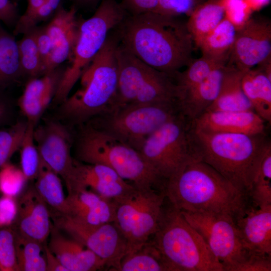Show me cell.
Wrapping results in <instances>:
<instances>
[{
  "label": "cell",
  "instance_id": "obj_1",
  "mask_svg": "<svg viewBox=\"0 0 271 271\" xmlns=\"http://www.w3.org/2000/svg\"><path fill=\"white\" fill-rule=\"evenodd\" d=\"M116 28L122 46L173 79L193 60L192 37L178 17L155 12L128 14Z\"/></svg>",
  "mask_w": 271,
  "mask_h": 271
},
{
  "label": "cell",
  "instance_id": "obj_2",
  "mask_svg": "<svg viewBox=\"0 0 271 271\" xmlns=\"http://www.w3.org/2000/svg\"><path fill=\"white\" fill-rule=\"evenodd\" d=\"M169 204L182 211L212 212L235 218L247 205V196L206 163L191 159L166 181Z\"/></svg>",
  "mask_w": 271,
  "mask_h": 271
},
{
  "label": "cell",
  "instance_id": "obj_3",
  "mask_svg": "<svg viewBox=\"0 0 271 271\" xmlns=\"http://www.w3.org/2000/svg\"><path fill=\"white\" fill-rule=\"evenodd\" d=\"M188 134L193 157L210 166L247 196L256 167L271 144L266 133L208 132L189 125Z\"/></svg>",
  "mask_w": 271,
  "mask_h": 271
},
{
  "label": "cell",
  "instance_id": "obj_4",
  "mask_svg": "<svg viewBox=\"0 0 271 271\" xmlns=\"http://www.w3.org/2000/svg\"><path fill=\"white\" fill-rule=\"evenodd\" d=\"M119 44L115 28L82 74L81 87L61 103V118L70 123L82 124L112 108L117 86L116 52Z\"/></svg>",
  "mask_w": 271,
  "mask_h": 271
},
{
  "label": "cell",
  "instance_id": "obj_5",
  "mask_svg": "<svg viewBox=\"0 0 271 271\" xmlns=\"http://www.w3.org/2000/svg\"><path fill=\"white\" fill-rule=\"evenodd\" d=\"M76 155L81 162L108 166L138 189L164 190L165 180L138 150L91 124L79 133Z\"/></svg>",
  "mask_w": 271,
  "mask_h": 271
},
{
  "label": "cell",
  "instance_id": "obj_6",
  "mask_svg": "<svg viewBox=\"0 0 271 271\" xmlns=\"http://www.w3.org/2000/svg\"><path fill=\"white\" fill-rule=\"evenodd\" d=\"M148 241L171 271H224L203 237L171 205L165 208L158 230Z\"/></svg>",
  "mask_w": 271,
  "mask_h": 271
},
{
  "label": "cell",
  "instance_id": "obj_7",
  "mask_svg": "<svg viewBox=\"0 0 271 271\" xmlns=\"http://www.w3.org/2000/svg\"><path fill=\"white\" fill-rule=\"evenodd\" d=\"M117 0H102L94 14L87 20H79L77 37L71 64L62 74L55 96L61 103L83 71L104 45L110 32L128 15Z\"/></svg>",
  "mask_w": 271,
  "mask_h": 271
},
{
  "label": "cell",
  "instance_id": "obj_8",
  "mask_svg": "<svg viewBox=\"0 0 271 271\" xmlns=\"http://www.w3.org/2000/svg\"><path fill=\"white\" fill-rule=\"evenodd\" d=\"M116 56L117 86L111 109L128 105L177 102V86L169 75L143 62L120 44Z\"/></svg>",
  "mask_w": 271,
  "mask_h": 271
},
{
  "label": "cell",
  "instance_id": "obj_9",
  "mask_svg": "<svg viewBox=\"0 0 271 271\" xmlns=\"http://www.w3.org/2000/svg\"><path fill=\"white\" fill-rule=\"evenodd\" d=\"M181 116L176 101L133 104L112 109L91 124L139 151L149 136Z\"/></svg>",
  "mask_w": 271,
  "mask_h": 271
},
{
  "label": "cell",
  "instance_id": "obj_10",
  "mask_svg": "<svg viewBox=\"0 0 271 271\" xmlns=\"http://www.w3.org/2000/svg\"><path fill=\"white\" fill-rule=\"evenodd\" d=\"M166 200L164 190L135 188L114 201L113 222L126 239V254L139 249L157 231L164 214Z\"/></svg>",
  "mask_w": 271,
  "mask_h": 271
},
{
  "label": "cell",
  "instance_id": "obj_11",
  "mask_svg": "<svg viewBox=\"0 0 271 271\" xmlns=\"http://www.w3.org/2000/svg\"><path fill=\"white\" fill-rule=\"evenodd\" d=\"M180 211L203 237L224 271H238L254 254L245 246L233 216L223 213Z\"/></svg>",
  "mask_w": 271,
  "mask_h": 271
},
{
  "label": "cell",
  "instance_id": "obj_12",
  "mask_svg": "<svg viewBox=\"0 0 271 271\" xmlns=\"http://www.w3.org/2000/svg\"><path fill=\"white\" fill-rule=\"evenodd\" d=\"M189 125L183 116L172 119L149 136L139 150L165 182L194 158L189 139Z\"/></svg>",
  "mask_w": 271,
  "mask_h": 271
},
{
  "label": "cell",
  "instance_id": "obj_13",
  "mask_svg": "<svg viewBox=\"0 0 271 271\" xmlns=\"http://www.w3.org/2000/svg\"><path fill=\"white\" fill-rule=\"evenodd\" d=\"M54 226L72 236L104 260L107 268L118 270L127 251V242L114 222L90 225L65 214L50 211Z\"/></svg>",
  "mask_w": 271,
  "mask_h": 271
},
{
  "label": "cell",
  "instance_id": "obj_14",
  "mask_svg": "<svg viewBox=\"0 0 271 271\" xmlns=\"http://www.w3.org/2000/svg\"><path fill=\"white\" fill-rule=\"evenodd\" d=\"M270 56V21L261 17H250L237 31L227 64L246 71L262 63Z\"/></svg>",
  "mask_w": 271,
  "mask_h": 271
},
{
  "label": "cell",
  "instance_id": "obj_15",
  "mask_svg": "<svg viewBox=\"0 0 271 271\" xmlns=\"http://www.w3.org/2000/svg\"><path fill=\"white\" fill-rule=\"evenodd\" d=\"M34 137L41 159L66 184L71 178L74 160L70 152L71 136L66 126L58 120H48L35 128Z\"/></svg>",
  "mask_w": 271,
  "mask_h": 271
},
{
  "label": "cell",
  "instance_id": "obj_16",
  "mask_svg": "<svg viewBox=\"0 0 271 271\" xmlns=\"http://www.w3.org/2000/svg\"><path fill=\"white\" fill-rule=\"evenodd\" d=\"M66 186L67 190L85 189L102 198L113 201L122 198L136 188L108 166L86 164L75 160L71 178Z\"/></svg>",
  "mask_w": 271,
  "mask_h": 271
},
{
  "label": "cell",
  "instance_id": "obj_17",
  "mask_svg": "<svg viewBox=\"0 0 271 271\" xmlns=\"http://www.w3.org/2000/svg\"><path fill=\"white\" fill-rule=\"evenodd\" d=\"M17 203V214L13 228L22 236L45 243L52 225L50 211L34 185L22 194Z\"/></svg>",
  "mask_w": 271,
  "mask_h": 271
},
{
  "label": "cell",
  "instance_id": "obj_18",
  "mask_svg": "<svg viewBox=\"0 0 271 271\" xmlns=\"http://www.w3.org/2000/svg\"><path fill=\"white\" fill-rule=\"evenodd\" d=\"M266 122L254 111H207L190 125L208 132L255 134L266 133Z\"/></svg>",
  "mask_w": 271,
  "mask_h": 271
},
{
  "label": "cell",
  "instance_id": "obj_19",
  "mask_svg": "<svg viewBox=\"0 0 271 271\" xmlns=\"http://www.w3.org/2000/svg\"><path fill=\"white\" fill-rule=\"evenodd\" d=\"M76 12L75 6L67 10L61 5L53 19L46 26L52 43V51L46 74L71 58L78 33L79 20L76 17Z\"/></svg>",
  "mask_w": 271,
  "mask_h": 271
},
{
  "label": "cell",
  "instance_id": "obj_20",
  "mask_svg": "<svg viewBox=\"0 0 271 271\" xmlns=\"http://www.w3.org/2000/svg\"><path fill=\"white\" fill-rule=\"evenodd\" d=\"M247 249L251 253L271 256V205H246L235 218Z\"/></svg>",
  "mask_w": 271,
  "mask_h": 271
},
{
  "label": "cell",
  "instance_id": "obj_21",
  "mask_svg": "<svg viewBox=\"0 0 271 271\" xmlns=\"http://www.w3.org/2000/svg\"><path fill=\"white\" fill-rule=\"evenodd\" d=\"M68 191L67 212L65 214L74 220L90 225L113 222L115 204L83 188Z\"/></svg>",
  "mask_w": 271,
  "mask_h": 271
},
{
  "label": "cell",
  "instance_id": "obj_22",
  "mask_svg": "<svg viewBox=\"0 0 271 271\" xmlns=\"http://www.w3.org/2000/svg\"><path fill=\"white\" fill-rule=\"evenodd\" d=\"M47 245L67 271H95L107 267L104 260L78 241L64 236L52 225Z\"/></svg>",
  "mask_w": 271,
  "mask_h": 271
},
{
  "label": "cell",
  "instance_id": "obj_23",
  "mask_svg": "<svg viewBox=\"0 0 271 271\" xmlns=\"http://www.w3.org/2000/svg\"><path fill=\"white\" fill-rule=\"evenodd\" d=\"M227 68V63L213 70L202 82L184 92L177 100L180 110L189 122L195 119L217 97Z\"/></svg>",
  "mask_w": 271,
  "mask_h": 271
},
{
  "label": "cell",
  "instance_id": "obj_24",
  "mask_svg": "<svg viewBox=\"0 0 271 271\" xmlns=\"http://www.w3.org/2000/svg\"><path fill=\"white\" fill-rule=\"evenodd\" d=\"M57 69L41 78H32L27 83L18 101L27 119L39 120L54 96L62 74Z\"/></svg>",
  "mask_w": 271,
  "mask_h": 271
},
{
  "label": "cell",
  "instance_id": "obj_25",
  "mask_svg": "<svg viewBox=\"0 0 271 271\" xmlns=\"http://www.w3.org/2000/svg\"><path fill=\"white\" fill-rule=\"evenodd\" d=\"M244 72L241 85L253 110L266 122L271 121V75L262 65Z\"/></svg>",
  "mask_w": 271,
  "mask_h": 271
},
{
  "label": "cell",
  "instance_id": "obj_26",
  "mask_svg": "<svg viewBox=\"0 0 271 271\" xmlns=\"http://www.w3.org/2000/svg\"><path fill=\"white\" fill-rule=\"evenodd\" d=\"M244 72L227 63L219 94L206 111H254L242 88L241 79Z\"/></svg>",
  "mask_w": 271,
  "mask_h": 271
},
{
  "label": "cell",
  "instance_id": "obj_27",
  "mask_svg": "<svg viewBox=\"0 0 271 271\" xmlns=\"http://www.w3.org/2000/svg\"><path fill=\"white\" fill-rule=\"evenodd\" d=\"M34 187L49 211L63 214L67 212L65 197L60 176L41 159Z\"/></svg>",
  "mask_w": 271,
  "mask_h": 271
},
{
  "label": "cell",
  "instance_id": "obj_28",
  "mask_svg": "<svg viewBox=\"0 0 271 271\" xmlns=\"http://www.w3.org/2000/svg\"><path fill=\"white\" fill-rule=\"evenodd\" d=\"M225 18V10L221 0H206L197 7L186 23L196 46H198Z\"/></svg>",
  "mask_w": 271,
  "mask_h": 271
},
{
  "label": "cell",
  "instance_id": "obj_29",
  "mask_svg": "<svg viewBox=\"0 0 271 271\" xmlns=\"http://www.w3.org/2000/svg\"><path fill=\"white\" fill-rule=\"evenodd\" d=\"M237 29L225 18L199 44L203 55L228 61L233 46Z\"/></svg>",
  "mask_w": 271,
  "mask_h": 271
},
{
  "label": "cell",
  "instance_id": "obj_30",
  "mask_svg": "<svg viewBox=\"0 0 271 271\" xmlns=\"http://www.w3.org/2000/svg\"><path fill=\"white\" fill-rule=\"evenodd\" d=\"M227 62L203 54L192 60L185 71H179L173 78L178 90L177 100L184 92L202 82L213 70Z\"/></svg>",
  "mask_w": 271,
  "mask_h": 271
},
{
  "label": "cell",
  "instance_id": "obj_31",
  "mask_svg": "<svg viewBox=\"0 0 271 271\" xmlns=\"http://www.w3.org/2000/svg\"><path fill=\"white\" fill-rule=\"evenodd\" d=\"M22 74L18 42L0 26V88L14 83Z\"/></svg>",
  "mask_w": 271,
  "mask_h": 271
},
{
  "label": "cell",
  "instance_id": "obj_32",
  "mask_svg": "<svg viewBox=\"0 0 271 271\" xmlns=\"http://www.w3.org/2000/svg\"><path fill=\"white\" fill-rule=\"evenodd\" d=\"M118 271H171L157 248L149 241L139 249L126 254Z\"/></svg>",
  "mask_w": 271,
  "mask_h": 271
},
{
  "label": "cell",
  "instance_id": "obj_33",
  "mask_svg": "<svg viewBox=\"0 0 271 271\" xmlns=\"http://www.w3.org/2000/svg\"><path fill=\"white\" fill-rule=\"evenodd\" d=\"M16 249L17 271H46L44 243L16 232Z\"/></svg>",
  "mask_w": 271,
  "mask_h": 271
},
{
  "label": "cell",
  "instance_id": "obj_34",
  "mask_svg": "<svg viewBox=\"0 0 271 271\" xmlns=\"http://www.w3.org/2000/svg\"><path fill=\"white\" fill-rule=\"evenodd\" d=\"M18 46L23 74L32 78L45 75V69L38 49L34 30L24 34L18 42Z\"/></svg>",
  "mask_w": 271,
  "mask_h": 271
},
{
  "label": "cell",
  "instance_id": "obj_35",
  "mask_svg": "<svg viewBox=\"0 0 271 271\" xmlns=\"http://www.w3.org/2000/svg\"><path fill=\"white\" fill-rule=\"evenodd\" d=\"M36 125L27 121V128L20 148L21 169L27 181L35 179L39 171L41 158L35 144L34 132Z\"/></svg>",
  "mask_w": 271,
  "mask_h": 271
},
{
  "label": "cell",
  "instance_id": "obj_36",
  "mask_svg": "<svg viewBox=\"0 0 271 271\" xmlns=\"http://www.w3.org/2000/svg\"><path fill=\"white\" fill-rule=\"evenodd\" d=\"M27 126V121H18L9 127L0 128V167L20 149Z\"/></svg>",
  "mask_w": 271,
  "mask_h": 271
},
{
  "label": "cell",
  "instance_id": "obj_37",
  "mask_svg": "<svg viewBox=\"0 0 271 271\" xmlns=\"http://www.w3.org/2000/svg\"><path fill=\"white\" fill-rule=\"evenodd\" d=\"M27 181L22 170L14 165L7 162L0 167V192L3 195L17 196Z\"/></svg>",
  "mask_w": 271,
  "mask_h": 271
},
{
  "label": "cell",
  "instance_id": "obj_38",
  "mask_svg": "<svg viewBox=\"0 0 271 271\" xmlns=\"http://www.w3.org/2000/svg\"><path fill=\"white\" fill-rule=\"evenodd\" d=\"M0 270L17 271L16 232L9 226L0 229Z\"/></svg>",
  "mask_w": 271,
  "mask_h": 271
},
{
  "label": "cell",
  "instance_id": "obj_39",
  "mask_svg": "<svg viewBox=\"0 0 271 271\" xmlns=\"http://www.w3.org/2000/svg\"><path fill=\"white\" fill-rule=\"evenodd\" d=\"M62 0H48L29 18L24 20L18 19L14 31L15 35L25 34L37 27V25L47 20L54 14Z\"/></svg>",
  "mask_w": 271,
  "mask_h": 271
},
{
  "label": "cell",
  "instance_id": "obj_40",
  "mask_svg": "<svg viewBox=\"0 0 271 271\" xmlns=\"http://www.w3.org/2000/svg\"><path fill=\"white\" fill-rule=\"evenodd\" d=\"M206 0H159L155 12L174 17H189Z\"/></svg>",
  "mask_w": 271,
  "mask_h": 271
},
{
  "label": "cell",
  "instance_id": "obj_41",
  "mask_svg": "<svg viewBox=\"0 0 271 271\" xmlns=\"http://www.w3.org/2000/svg\"><path fill=\"white\" fill-rule=\"evenodd\" d=\"M225 18L235 26L237 31L250 19L252 10L245 0H221Z\"/></svg>",
  "mask_w": 271,
  "mask_h": 271
},
{
  "label": "cell",
  "instance_id": "obj_42",
  "mask_svg": "<svg viewBox=\"0 0 271 271\" xmlns=\"http://www.w3.org/2000/svg\"><path fill=\"white\" fill-rule=\"evenodd\" d=\"M33 30L35 33L40 56L45 67L46 74V68L52 51V41L47 33L46 26L43 27L37 26Z\"/></svg>",
  "mask_w": 271,
  "mask_h": 271
},
{
  "label": "cell",
  "instance_id": "obj_43",
  "mask_svg": "<svg viewBox=\"0 0 271 271\" xmlns=\"http://www.w3.org/2000/svg\"><path fill=\"white\" fill-rule=\"evenodd\" d=\"M17 214V203L14 197L3 195L0 197V227L14 223Z\"/></svg>",
  "mask_w": 271,
  "mask_h": 271
},
{
  "label": "cell",
  "instance_id": "obj_44",
  "mask_svg": "<svg viewBox=\"0 0 271 271\" xmlns=\"http://www.w3.org/2000/svg\"><path fill=\"white\" fill-rule=\"evenodd\" d=\"M159 0H121L120 3L129 15L154 12Z\"/></svg>",
  "mask_w": 271,
  "mask_h": 271
},
{
  "label": "cell",
  "instance_id": "obj_45",
  "mask_svg": "<svg viewBox=\"0 0 271 271\" xmlns=\"http://www.w3.org/2000/svg\"><path fill=\"white\" fill-rule=\"evenodd\" d=\"M271 256L253 254L238 271H270Z\"/></svg>",
  "mask_w": 271,
  "mask_h": 271
},
{
  "label": "cell",
  "instance_id": "obj_46",
  "mask_svg": "<svg viewBox=\"0 0 271 271\" xmlns=\"http://www.w3.org/2000/svg\"><path fill=\"white\" fill-rule=\"evenodd\" d=\"M19 18L17 7L10 0H0V20L9 27H15Z\"/></svg>",
  "mask_w": 271,
  "mask_h": 271
},
{
  "label": "cell",
  "instance_id": "obj_47",
  "mask_svg": "<svg viewBox=\"0 0 271 271\" xmlns=\"http://www.w3.org/2000/svg\"><path fill=\"white\" fill-rule=\"evenodd\" d=\"M45 251L47 263L46 271H67L46 244H45Z\"/></svg>",
  "mask_w": 271,
  "mask_h": 271
},
{
  "label": "cell",
  "instance_id": "obj_48",
  "mask_svg": "<svg viewBox=\"0 0 271 271\" xmlns=\"http://www.w3.org/2000/svg\"><path fill=\"white\" fill-rule=\"evenodd\" d=\"M12 111V106L9 100L0 94V127L9 120Z\"/></svg>",
  "mask_w": 271,
  "mask_h": 271
},
{
  "label": "cell",
  "instance_id": "obj_49",
  "mask_svg": "<svg viewBox=\"0 0 271 271\" xmlns=\"http://www.w3.org/2000/svg\"><path fill=\"white\" fill-rule=\"evenodd\" d=\"M48 0H27L28 5L24 14L19 17V20H24L31 16L39 8Z\"/></svg>",
  "mask_w": 271,
  "mask_h": 271
},
{
  "label": "cell",
  "instance_id": "obj_50",
  "mask_svg": "<svg viewBox=\"0 0 271 271\" xmlns=\"http://www.w3.org/2000/svg\"><path fill=\"white\" fill-rule=\"evenodd\" d=\"M270 0H245L252 11H257L267 5Z\"/></svg>",
  "mask_w": 271,
  "mask_h": 271
},
{
  "label": "cell",
  "instance_id": "obj_51",
  "mask_svg": "<svg viewBox=\"0 0 271 271\" xmlns=\"http://www.w3.org/2000/svg\"><path fill=\"white\" fill-rule=\"evenodd\" d=\"M75 2L82 6H92L96 5L102 0H74Z\"/></svg>",
  "mask_w": 271,
  "mask_h": 271
}]
</instances>
